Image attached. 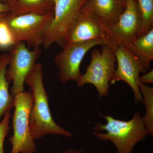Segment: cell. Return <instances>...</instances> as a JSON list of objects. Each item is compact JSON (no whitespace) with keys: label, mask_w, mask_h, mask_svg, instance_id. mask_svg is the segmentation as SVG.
<instances>
[{"label":"cell","mask_w":153,"mask_h":153,"mask_svg":"<svg viewBox=\"0 0 153 153\" xmlns=\"http://www.w3.org/2000/svg\"><path fill=\"white\" fill-rule=\"evenodd\" d=\"M127 48L146 70L149 71L151 61L153 59V28L146 34L138 37Z\"/></svg>","instance_id":"cell-13"},{"label":"cell","mask_w":153,"mask_h":153,"mask_svg":"<svg viewBox=\"0 0 153 153\" xmlns=\"http://www.w3.org/2000/svg\"><path fill=\"white\" fill-rule=\"evenodd\" d=\"M100 115L106 120V123H96L92 133L98 139L112 142L117 149V153H131L136 144L149 134L140 112H136L128 121Z\"/></svg>","instance_id":"cell-2"},{"label":"cell","mask_w":153,"mask_h":153,"mask_svg":"<svg viewBox=\"0 0 153 153\" xmlns=\"http://www.w3.org/2000/svg\"><path fill=\"white\" fill-rule=\"evenodd\" d=\"M116 62L114 51L107 45H103L101 51L95 49L91 53V60L86 71L77 81L79 87L85 84L94 85L100 97L107 96L109 84L115 71Z\"/></svg>","instance_id":"cell-4"},{"label":"cell","mask_w":153,"mask_h":153,"mask_svg":"<svg viewBox=\"0 0 153 153\" xmlns=\"http://www.w3.org/2000/svg\"><path fill=\"white\" fill-rule=\"evenodd\" d=\"M10 60L9 53L0 55V122L3 117L14 107V97L9 91V81L6 77Z\"/></svg>","instance_id":"cell-15"},{"label":"cell","mask_w":153,"mask_h":153,"mask_svg":"<svg viewBox=\"0 0 153 153\" xmlns=\"http://www.w3.org/2000/svg\"><path fill=\"white\" fill-rule=\"evenodd\" d=\"M104 44L102 41L91 40L71 44L62 49L54 58L61 82L65 84L71 80L77 82L81 75L80 65L85 54L93 47Z\"/></svg>","instance_id":"cell-9"},{"label":"cell","mask_w":153,"mask_h":153,"mask_svg":"<svg viewBox=\"0 0 153 153\" xmlns=\"http://www.w3.org/2000/svg\"><path fill=\"white\" fill-rule=\"evenodd\" d=\"M54 0H16L7 13L10 16L54 13Z\"/></svg>","instance_id":"cell-14"},{"label":"cell","mask_w":153,"mask_h":153,"mask_svg":"<svg viewBox=\"0 0 153 153\" xmlns=\"http://www.w3.org/2000/svg\"><path fill=\"white\" fill-rule=\"evenodd\" d=\"M25 83L30 88L33 103L30 111V125L32 136L40 139L47 135H60L71 137L70 132L65 129L54 121L49 105V98L43 82L42 64L36 63L28 74Z\"/></svg>","instance_id":"cell-1"},{"label":"cell","mask_w":153,"mask_h":153,"mask_svg":"<svg viewBox=\"0 0 153 153\" xmlns=\"http://www.w3.org/2000/svg\"><path fill=\"white\" fill-rule=\"evenodd\" d=\"M122 0H86L81 11L95 18L102 26L116 23L125 8Z\"/></svg>","instance_id":"cell-12"},{"label":"cell","mask_w":153,"mask_h":153,"mask_svg":"<svg viewBox=\"0 0 153 153\" xmlns=\"http://www.w3.org/2000/svg\"><path fill=\"white\" fill-rule=\"evenodd\" d=\"M91 40L101 41L105 44L103 27L90 14L80 11L58 45L63 49L71 44Z\"/></svg>","instance_id":"cell-11"},{"label":"cell","mask_w":153,"mask_h":153,"mask_svg":"<svg viewBox=\"0 0 153 153\" xmlns=\"http://www.w3.org/2000/svg\"><path fill=\"white\" fill-rule=\"evenodd\" d=\"M11 117V111H9L4 114L0 122V153H4V143L10 129V123Z\"/></svg>","instance_id":"cell-19"},{"label":"cell","mask_w":153,"mask_h":153,"mask_svg":"<svg viewBox=\"0 0 153 153\" xmlns=\"http://www.w3.org/2000/svg\"><path fill=\"white\" fill-rule=\"evenodd\" d=\"M7 13L0 16V48H10L14 44L13 39L6 23Z\"/></svg>","instance_id":"cell-18"},{"label":"cell","mask_w":153,"mask_h":153,"mask_svg":"<svg viewBox=\"0 0 153 153\" xmlns=\"http://www.w3.org/2000/svg\"><path fill=\"white\" fill-rule=\"evenodd\" d=\"M140 26L138 37L153 28V0H137Z\"/></svg>","instance_id":"cell-17"},{"label":"cell","mask_w":153,"mask_h":153,"mask_svg":"<svg viewBox=\"0 0 153 153\" xmlns=\"http://www.w3.org/2000/svg\"><path fill=\"white\" fill-rule=\"evenodd\" d=\"M86 0H54V16L44 34L43 45L47 49L59 44L76 19Z\"/></svg>","instance_id":"cell-8"},{"label":"cell","mask_w":153,"mask_h":153,"mask_svg":"<svg viewBox=\"0 0 153 153\" xmlns=\"http://www.w3.org/2000/svg\"><path fill=\"white\" fill-rule=\"evenodd\" d=\"M10 10V7L8 6L3 4L0 1V14L8 13Z\"/></svg>","instance_id":"cell-21"},{"label":"cell","mask_w":153,"mask_h":153,"mask_svg":"<svg viewBox=\"0 0 153 153\" xmlns=\"http://www.w3.org/2000/svg\"><path fill=\"white\" fill-rule=\"evenodd\" d=\"M140 91L143 97V103L146 112L142 119L146 128L152 137L153 136V88L140 82Z\"/></svg>","instance_id":"cell-16"},{"label":"cell","mask_w":153,"mask_h":153,"mask_svg":"<svg viewBox=\"0 0 153 153\" xmlns=\"http://www.w3.org/2000/svg\"><path fill=\"white\" fill-rule=\"evenodd\" d=\"M16 0H0L2 3L8 6L10 9L11 7L14 4Z\"/></svg>","instance_id":"cell-23"},{"label":"cell","mask_w":153,"mask_h":153,"mask_svg":"<svg viewBox=\"0 0 153 153\" xmlns=\"http://www.w3.org/2000/svg\"><path fill=\"white\" fill-rule=\"evenodd\" d=\"M140 19L137 0H128L116 23L102 26L105 44L113 49L118 46L129 47L138 38Z\"/></svg>","instance_id":"cell-6"},{"label":"cell","mask_w":153,"mask_h":153,"mask_svg":"<svg viewBox=\"0 0 153 153\" xmlns=\"http://www.w3.org/2000/svg\"><path fill=\"white\" fill-rule=\"evenodd\" d=\"M140 82L143 83H153V70L152 69L151 71L148 72H146L143 75L140 76Z\"/></svg>","instance_id":"cell-20"},{"label":"cell","mask_w":153,"mask_h":153,"mask_svg":"<svg viewBox=\"0 0 153 153\" xmlns=\"http://www.w3.org/2000/svg\"><path fill=\"white\" fill-rule=\"evenodd\" d=\"M83 149L77 150L75 149H69L63 151L60 153H82Z\"/></svg>","instance_id":"cell-22"},{"label":"cell","mask_w":153,"mask_h":153,"mask_svg":"<svg viewBox=\"0 0 153 153\" xmlns=\"http://www.w3.org/2000/svg\"><path fill=\"white\" fill-rule=\"evenodd\" d=\"M41 52L40 47L30 50L24 42L15 43L9 48L10 60L6 77L13 82L11 94L14 97L25 91V79L37 63Z\"/></svg>","instance_id":"cell-7"},{"label":"cell","mask_w":153,"mask_h":153,"mask_svg":"<svg viewBox=\"0 0 153 153\" xmlns=\"http://www.w3.org/2000/svg\"><path fill=\"white\" fill-rule=\"evenodd\" d=\"M54 13L46 15L28 13L13 16L7 13L6 21L14 44L25 42L34 48L42 45L44 34L50 26Z\"/></svg>","instance_id":"cell-5"},{"label":"cell","mask_w":153,"mask_h":153,"mask_svg":"<svg viewBox=\"0 0 153 153\" xmlns=\"http://www.w3.org/2000/svg\"><path fill=\"white\" fill-rule=\"evenodd\" d=\"M122 1L125 4H126V2L128 0H122Z\"/></svg>","instance_id":"cell-24"},{"label":"cell","mask_w":153,"mask_h":153,"mask_svg":"<svg viewBox=\"0 0 153 153\" xmlns=\"http://www.w3.org/2000/svg\"><path fill=\"white\" fill-rule=\"evenodd\" d=\"M33 103L31 91H23L14 97L13 117V134L9 138L12 146L10 153H35L36 145L30 125V111Z\"/></svg>","instance_id":"cell-3"},{"label":"cell","mask_w":153,"mask_h":153,"mask_svg":"<svg viewBox=\"0 0 153 153\" xmlns=\"http://www.w3.org/2000/svg\"><path fill=\"white\" fill-rule=\"evenodd\" d=\"M1 14H0V15H1Z\"/></svg>","instance_id":"cell-25"},{"label":"cell","mask_w":153,"mask_h":153,"mask_svg":"<svg viewBox=\"0 0 153 153\" xmlns=\"http://www.w3.org/2000/svg\"><path fill=\"white\" fill-rule=\"evenodd\" d=\"M115 55L117 68L110 82H126L131 88L134 97L135 102H143V97L139 87L140 74L146 71L142 64L127 47L118 46L113 49Z\"/></svg>","instance_id":"cell-10"}]
</instances>
